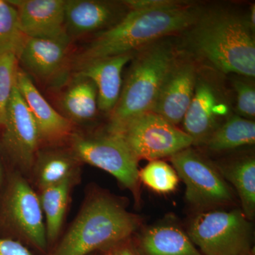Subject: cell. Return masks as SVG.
Here are the masks:
<instances>
[{
  "label": "cell",
  "mask_w": 255,
  "mask_h": 255,
  "mask_svg": "<svg viewBox=\"0 0 255 255\" xmlns=\"http://www.w3.org/2000/svg\"><path fill=\"white\" fill-rule=\"evenodd\" d=\"M255 143V122L239 116H233L219 126L204 145L212 152H221Z\"/></svg>",
  "instance_id": "cell-23"
},
{
  "label": "cell",
  "mask_w": 255,
  "mask_h": 255,
  "mask_svg": "<svg viewBox=\"0 0 255 255\" xmlns=\"http://www.w3.org/2000/svg\"><path fill=\"white\" fill-rule=\"evenodd\" d=\"M0 228L40 252L48 249L46 226L38 193L23 174H9L0 201Z\"/></svg>",
  "instance_id": "cell-5"
},
{
  "label": "cell",
  "mask_w": 255,
  "mask_h": 255,
  "mask_svg": "<svg viewBox=\"0 0 255 255\" xmlns=\"http://www.w3.org/2000/svg\"><path fill=\"white\" fill-rule=\"evenodd\" d=\"M243 255H254V252H253V253H248V254Z\"/></svg>",
  "instance_id": "cell-33"
},
{
  "label": "cell",
  "mask_w": 255,
  "mask_h": 255,
  "mask_svg": "<svg viewBox=\"0 0 255 255\" xmlns=\"http://www.w3.org/2000/svg\"><path fill=\"white\" fill-rule=\"evenodd\" d=\"M196 71L190 60L176 59L169 70L152 112L177 127L189 108L196 84Z\"/></svg>",
  "instance_id": "cell-13"
},
{
  "label": "cell",
  "mask_w": 255,
  "mask_h": 255,
  "mask_svg": "<svg viewBox=\"0 0 255 255\" xmlns=\"http://www.w3.org/2000/svg\"><path fill=\"white\" fill-rule=\"evenodd\" d=\"M0 255H33L27 247L9 238H0Z\"/></svg>",
  "instance_id": "cell-30"
},
{
  "label": "cell",
  "mask_w": 255,
  "mask_h": 255,
  "mask_svg": "<svg viewBox=\"0 0 255 255\" xmlns=\"http://www.w3.org/2000/svg\"><path fill=\"white\" fill-rule=\"evenodd\" d=\"M133 55L131 53L95 60L78 68V76L95 83L98 109L102 112L111 113L117 105L123 85L122 72Z\"/></svg>",
  "instance_id": "cell-18"
},
{
  "label": "cell",
  "mask_w": 255,
  "mask_h": 255,
  "mask_svg": "<svg viewBox=\"0 0 255 255\" xmlns=\"http://www.w3.org/2000/svg\"><path fill=\"white\" fill-rule=\"evenodd\" d=\"M196 51L224 73L255 76V41L246 18L224 11L201 13L191 26Z\"/></svg>",
  "instance_id": "cell-3"
},
{
  "label": "cell",
  "mask_w": 255,
  "mask_h": 255,
  "mask_svg": "<svg viewBox=\"0 0 255 255\" xmlns=\"http://www.w3.org/2000/svg\"><path fill=\"white\" fill-rule=\"evenodd\" d=\"M140 216L128 211L116 196L92 189L69 226L48 255H90L132 237Z\"/></svg>",
  "instance_id": "cell-2"
},
{
  "label": "cell",
  "mask_w": 255,
  "mask_h": 255,
  "mask_svg": "<svg viewBox=\"0 0 255 255\" xmlns=\"http://www.w3.org/2000/svg\"><path fill=\"white\" fill-rule=\"evenodd\" d=\"M26 38L20 28L16 7L9 1L0 0V56L17 57Z\"/></svg>",
  "instance_id": "cell-24"
},
{
  "label": "cell",
  "mask_w": 255,
  "mask_h": 255,
  "mask_svg": "<svg viewBox=\"0 0 255 255\" xmlns=\"http://www.w3.org/2000/svg\"><path fill=\"white\" fill-rule=\"evenodd\" d=\"M70 148L81 162L113 176L140 202L138 159L119 134L86 135L74 132Z\"/></svg>",
  "instance_id": "cell-8"
},
{
  "label": "cell",
  "mask_w": 255,
  "mask_h": 255,
  "mask_svg": "<svg viewBox=\"0 0 255 255\" xmlns=\"http://www.w3.org/2000/svg\"><path fill=\"white\" fill-rule=\"evenodd\" d=\"M1 128L3 147L16 171L25 177L29 175L41 140L34 119L16 86Z\"/></svg>",
  "instance_id": "cell-10"
},
{
  "label": "cell",
  "mask_w": 255,
  "mask_h": 255,
  "mask_svg": "<svg viewBox=\"0 0 255 255\" xmlns=\"http://www.w3.org/2000/svg\"><path fill=\"white\" fill-rule=\"evenodd\" d=\"M255 4L251 6V10H250L249 16L247 17V21L249 24L252 31H254L255 30Z\"/></svg>",
  "instance_id": "cell-31"
},
{
  "label": "cell",
  "mask_w": 255,
  "mask_h": 255,
  "mask_svg": "<svg viewBox=\"0 0 255 255\" xmlns=\"http://www.w3.org/2000/svg\"><path fill=\"white\" fill-rule=\"evenodd\" d=\"M77 184L78 183L67 181L37 191L44 216L48 246L55 244L60 237L70 194Z\"/></svg>",
  "instance_id": "cell-21"
},
{
  "label": "cell",
  "mask_w": 255,
  "mask_h": 255,
  "mask_svg": "<svg viewBox=\"0 0 255 255\" xmlns=\"http://www.w3.org/2000/svg\"><path fill=\"white\" fill-rule=\"evenodd\" d=\"M172 167L186 185L185 199L196 213L232 207L237 198L214 162L190 147L171 156Z\"/></svg>",
  "instance_id": "cell-7"
},
{
  "label": "cell",
  "mask_w": 255,
  "mask_h": 255,
  "mask_svg": "<svg viewBox=\"0 0 255 255\" xmlns=\"http://www.w3.org/2000/svg\"><path fill=\"white\" fill-rule=\"evenodd\" d=\"M90 255H96V253H94V254Z\"/></svg>",
  "instance_id": "cell-34"
},
{
  "label": "cell",
  "mask_w": 255,
  "mask_h": 255,
  "mask_svg": "<svg viewBox=\"0 0 255 255\" xmlns=\"http://www.w3.org/2000/svg\"><path fill=\"white\" fill-rule=\"evenodd\" d=\"M139 180L150 190L167 194L177 189L180 179L172 166L161 159H156L139 169Z\"/></svg>",
  "instance_id": "cell-25"
},
{
  "label": "cell",
  "mask_w": 255,
  "mask_h": 255,
  "mask_svg": "<svg viewBox=\"0 0 255 255\" xmlns=\"http://www.w3.org/2000/svg\"><path fill=\"white\" fill-rule=\"evenodd\" d=\"M177 58L173 44L164 39L134 53L107 131L119 132L134 119L152 112Z\"/></svg>",
  "instance_id": "cell-4"
},
{
  "label": "cell",
  "mask_w": 255,
  "mask_h": 255,
  "mask_svg": "<svg viewBox=\"0 0 255 255\" xmlns=\"http://www.w3.org/2000/svg\"><path fill=\"white\" fill-rule=\"evenodd\" d=\"M234 87L237 93V108L243 118L253 120L255 117L254 86L242 80H236Z\"/></svg>",
  "instance_id": "cell-27"
},
{
  "label": "cell",
  "mask_w": 255,
  "mask_h": 255,
  "mask_svg": "<svg viewBox=\"0 0 255 255\" xmlns=\"http://www.w3.org/2000/svg\"><path fill=\"white\" fill-rule=\"evenodd\" d=\"M96 255H140L135 246L134 237H130L119 242L107 248L105 251L96 253Z\"/></svg>",
  "instance_id": "cell-29"
},
{
  "label": "cell",
  "mask_w": 255,
  "mask_h": 255,
  "mask_svg": "<svg viewBox=\"0 0 255 255\" xmlns=\"http://www.w3.org/2000/svg\"><path fill=\"white\" fill-rule=\"evenodd\" d=\"M82 164L71 149L48 146L38 150L29 176L38 191L67 181L78 184Z\"/></svg>",
  "instance_id": "cell-17"
},
{
  "label": "cell",
  "mask_w": 255,
  "mask_h": 255,
  "mask_svg": "<svg viewBox=\"0 0 255 255\" xmlns=\"http://www.w3.org/2000/svg\"><path fill=\"white\" fill-rule=\"evenodd\" d=\"M128 10H154L169 9L187 6L190 3L178 0H127L122 1Z\"/></svg>",
  "instance_id": "cell-28"
},
{
  "label": "cell",
  "mask_w": 255,
  "mask_h": 255,
  "mask_svg": "<svg viewBox=\"0 0 255 255\" xmlns=\"http://www.w3.org/2000/svg\"><path fill=\"white\" fill-rule=\"evenodd\" d=\"M134 240L140 255H203L187 232L170 220L145 228Z\"/></svg>",
  "instance_id": "cell-19"
},
{
  "label": "cell",
  "mask_w": 255,
  "mask_h": 255,
  "mask_svg": "<svg viewBox=\"0 0 255 255\" xmlns=\"http://www.w3.org/2000/svg\"><path fill=\"white\" fill-rule=\"evenodd\" d=\"M201 13V9L191 4L169 9L129 10L114 26L96 33L78 55V68L95 60L135 53L164 37L189 29Z\"/></svg>",
  "instance_id": "cell-1"
},
{
  "label": "cell",
  "mask_w": 255,
  "mask_h": 255,
  "mask_svg": "<svg viewBox=\"0 0 255 255\" xmlns=\"http://www.w3.org/2000/svg\"><path fill=\"white\" fill-rule=\"evenodd\" d=\"M61 106L66 118L72 123L92 120L98 109L97 90L89 79L78 76L61 98Z\"/></svg>",
  "instance_id": "cell-22"
},
{
  "label": "cell",
  "mask_w": 255,
  "mask_h": 255,
  "mask_svg": "<svg viewBox=\"0 0 255 255\" xmlns=\"http://www.w3.org/2000/svg\"><path fill=\"white\" fill-rule=\"evenodd\" d=\"M228 113L217 91L205 80H196L190 105L182 123L183 131L192 140L193 145H203L219 128V118Z\"/></svg>",
  "instance_id": "cell-14"
},
{
  "label": "cell",
  "mask_w": 255,
  "mask_h": 255,
  "mask_svg": "<svg viewBox=\"0 0 255 255\" xmlns=\"http://www.w3.org/2000/svg\"><path fill=\"white\" fill-rule=\"evenodd\" d=\"M4 184V171H3L2 164H1V159H0V190Z\"/></svg>",
  "instance_id": "cell-32"
},
{
  "label": "cell",
  "mask_w": 255,
  "mask_h": 255,
  "mask_svg": "<svg viewBox=\"0 0 255 255\" xmlns=\"http://www.w3.org/2000/svg\"><path fill=\"white\" fill-rule=\"evenodd\" d=\"M225 180L233 186L241 210L249 221L255 216V158L245 155L215 163Z\"/></svg>",
  "instance_id": "cell-20"
},
{
  "label": "cell",
  "mask_w": 255,
  "mask_h": 255,
  "mask_svg": "<svg viewBox=\"0 0 255 255\" xmlns=\"http://www.w3.org/2000/svg\"><path fill=\"white\" fill-rule=\"evenodd\" d=\"M26 37L70 41L65 21V0H13Z\"/></svg>",
  "instance_id": "cell-11"
},
{
  "label": "cell",
  "mask_w": 255,
  "mask_h": 255,
  "mask_svg": "<svg viewBox=\"0 0 255 255\" xmlns=\"http://www.w3.org/2000/svg\"><path fill=\"white\" fill-rule=\"evenodd\" d=\"M70 43L26 37L17 55L18 61L39 80L53 81L65 70Z\"/></svg>",
  "instance_id": "cell-16"
},
{
  "label": "cell",
  "mask_w": 255,
  "mask_h": 255,
  "mask_svg": "<svg viewBox=\"0 0 255 255\" xmlns=\"http://www.w3.org/2000/svg\"><path fill=\"white\" fill-rule=\"evenodd\" d=\"M123 3L100 0H65V27L69 37L105 31L125 16Z\"/></svg>",
  "instance_id": "cell-15"
},
{
  "label": "cell",
  "mask_w": 255,
  "mask_h": 255,
  "mask_svg": "<svg viewBox=\"0 0 255 255\" xmlns=\"http://www.w3.org/2000/svg\"><path fill=\"white\" fill-rule=\"evenodd\" d=\"M16 87L34 119L41 143L50 146L70 140L74 133L73 124L54 110L35 86L29 75L18 68Z\"/></svg>",
  "instance_id": "cell-12"
},
{
  "label": "cell",
  "mask_w": 255,
  "mask_h": 255,
  "mask_svg": "<svg viewBox=\"0 0 255 255\" xmlns=\"http://www.w3.org/2000/svg\"><path fill=\"white\" fill-rule=\"evenodd\" d=\"M114 133L123 138L138 160L170 157L193 145L182 129L153 112L142 114Z\"/></svg>",
  "instance_id": "cell-9"
},
{
  "label": "cell",
  "mask_w": 255,
  "mask_h": 255,
  "mask_svg": "<svg viewBox=\"0 0 255 255\" xmlns=\"http://www.w3.org/2000/svg\"><path fill=\"white\" fill-rule=\"evenodd\" d=\"M186 232L203 255H243L253 252V224L241 209L196 213Z\"/></svg>",
  "instance_id": "cell-6"
},
{
  "label": "cell",
  "mask_w": 255,
  "mask_h": 255,
  "mask_svg": "<svg viewBox=\"0 0 255 255\" xmlns=\"http://www.w3.org/2000/svg\"><path fill=\"white\" fill-rule=\"evenodd\" d=\"M18 62L14 54L0 56V128L4 125L10 98L16 86Z\"/></svg>",
  "instance_id": "cell-26"
}]
</instances>
